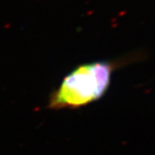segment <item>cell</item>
Masks as SVG:
<instances>
[{"instance_id":"6da1fadb","label":"cell","mask_w":155,"mask_h":155,"mask_svg":"<svg viewBox=\"0 0 155 155\" xmlns=\"http://www.w3.org/2000/svg\"><path fill=\"white\" fill-rule=\"evenodd\" d=\"M125 61L103 60L78 65L50 93L47 107L53 110H76L101 99L110 86L114 72Z\"/></svg>"}]
</instances>
